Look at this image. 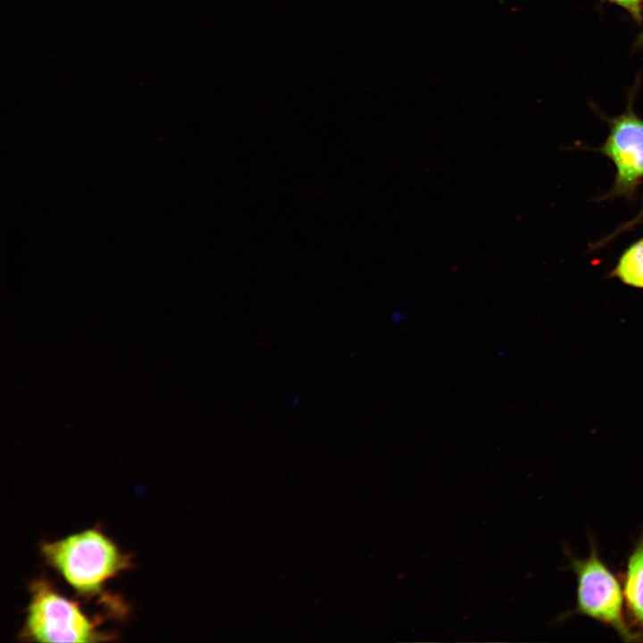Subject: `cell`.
I'll list each match as a JSON object with an SVG mask.
<instances>
[{
    "mask_svg": "<svg viewBox=\"0 0 643 643\" xmlns=\"http://www.w3.org/2000/svg\"><path fill=\"white\" fill-rule=\"evenodd\" d=\"M641 39L643 40V33H642V35H641Z\"/></svg>",
    "mask_w": 643,
    "mask_h": 643,
    "instance_id": "9c48e42d",
    "label": "cell"
},
{
    "mask_svg": "<svg viewBox=\"0 0 643 643\" xmlns=\"http://www.w3.org/2000/svg\"><path fill=\"white\" fill-rule=\"evenodd\" d=\"M621 582L627 620L643 641V531L628 556Z\"/></svg>",
    "mask_w": 643,
    "mask_h": 643,
    "instance_id": "5b68a950",
    "label": "cell"
},
{
    "mask_svg": "<svg viewBox=\"0 0 643 643\" xmlns=\"http://www.w3.org/2000/svg\"><path fill=\"white\" fill-rule=\"evenodd\" d=\"M614 274L629 286L643 288V238L623 252Z\"/></svg>",
    "mask_w": 643,
    "mask_h": 643,
    "instance_id": "8992f818",
    "label": "cell"
},
{
    "mask_svg": "<svg viewBox=\"0 0 643 643\" xmlns=\"http://www.w3.org/2000/svg\"><path fill=\"white\" fill-rule=\"evenodd\" d=\"M618 5L625 8L630 12L636 19H639L641 16V2L642 0H609Z\"/></svg>",
    "mask_w": 643,
    "mask_h": 643,
    "instance_id": "52a82bcc",
    "label": "cell"
},
{
    "mask_svg": "<svg viewBox=\"0 0 643 643\" xmlns=\"http://www.w3.org/2000/svg\"><path fill=\"white\" fill-rule=\"evenodd\" d=\"M600 152L616 169L609 196L632 194L643 178V120L630 109L614 118Z\"/></svg>",
    "mask_w": 643,
    "mask_h": 643,
    "instance_id": "277c9868",
    "label": "cell"
},
{
    "mask_svg": "<svg viewBox=\"0 0 643 643\" xmlns=\"http://www.w3.org/2000/svg\"><path fill=\"white\" fill-rule=\"evenodd\" d=\"M570 565L576 580V604L567 615L589 617L611 629L625 642L640 641L625 614L622 582L599 556L597 546L590 542L586 558L570 555Z\"/></svg>",
    "mask_w": 643,
    "mask_h": 643,
    "instance_id": "7a4b0ae2",
    "label": "cell"
},
{
    "mask_svg": "<svg viewBox=\"0 0 643 643\" xmlns=\"http://www.w3.org/2000/svg\"><path fill=\"white\" fill-rule=\"evenodd\" d=\"M46 561L77 591L94 595L131 563L100 530L89 529L53 542H43Z\"/></svg>",
    "mask_w": 643,
    "mask_h": 643,
    "instance_id": "6da1fadb",
    "label": "cell"
},
{
    "mask_svg": "<svg viewBox=\"0 0 643 643\" xmlns=\"http://www.w3.org/2000/svg\"><path fill=\"white\" fill-rule=\"evenodd\" d=\"M643 218V206L639 213L637 215V217L631 221L630 223H628L625 227V229H629L630 227L635 225L638 221H639Z\"/></svg>",
    "mask_w": 643,
    "mask_h": 643,
    "instance_id": "ba28073f",
    "label": "cell"
},
{
    "mask_svg": "<svg viewBox=\"0 0 643 643\" xmlns=\"http://www.w3.org/2000/svg\"><path fill=\"white\" fill-rule=\"evenodd\" d=\"M22 635L38 642H99L108 635L95 623L76 602L58 594L44 580L34 581Z\"/></svg>",
    "mask_w": 643,
    "mask_h": 643,
    "instance_id": "3957f363",
    "label": "cell"
}]
</instances>
